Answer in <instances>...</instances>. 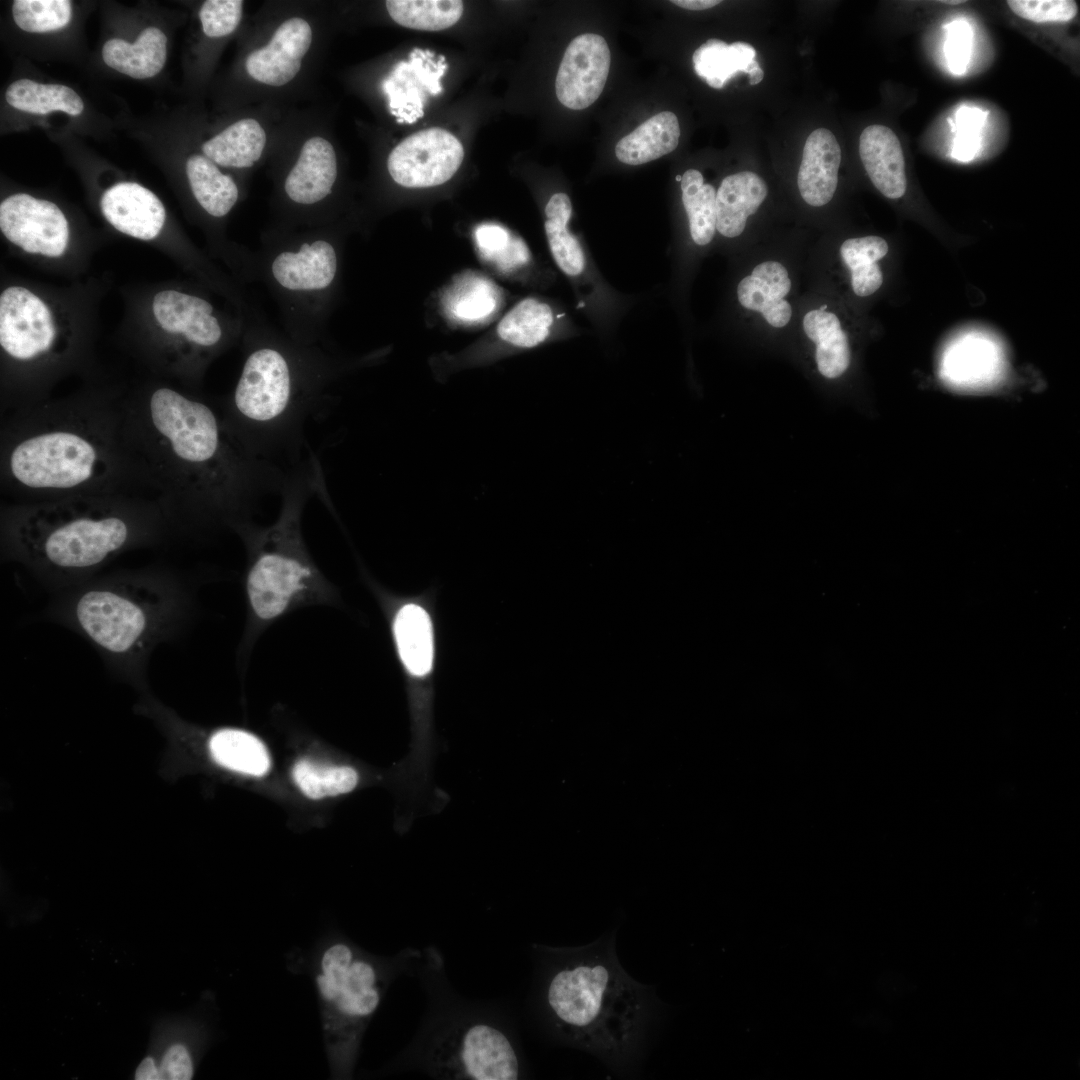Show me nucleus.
I'll list each match as a JSON object with an SVG mask.
<instances>
[{
    "label": "nucleus",
    "mask_w": 1080,
    "mask_h": 1080,
    "mask_svg": "<svg viewBox=\"0 0 1080 1080\" xmlns=\"http://www.w3.org/2000/svg\"><path fill=\"white\" fill-rule=\"evenodd\" d=\"M100 207L116 230L135 239H155L165 225L166 211L161 200L136 182H119L108 188Z\"/></svg>",
    "instance_id": "18"
},
{
    "label": "nucleus",
    "mask_w": 1080,
    "mask_h": 1080,
    "mask_svg": "<svg viewBox=\"0 0 1080 1080\" xmlns=\"http://www.w3.org/2000/svg\"><path fill=\"white\" fill-rule=\"evenodd\" d=\"M963 2H964V1H962V0H959V1H958V0H954V1H950V0H949V1H948V0H947V1H941V3H945V4H950V5H957V4H961V3H963Z\"/></svg>",
    "instance_id": "51"
},
{
    "label": "nucleus",
    "mask_w": 1080,
    "mask_h": 1080,
    "mask_svg": "<svg viewBox=\"0 0 1080 1080\" xmlns=\"http://www.w3.org/2000/svg\"><path fill=\"white\" fill-rule=\"evenodd\" d=\"M190 597L175 576L122 572L72 586L54 617L80 634L116 671L139 678L158 644L185 623Z\"/></svg>",
    "instance_id": "6"
},
{
    "label": "nucleus",
    "mask_w": 1080,
    "mask_h": 1080,
    "mask_svg": "<svg viewBox=\"0 0 1080 1080\" xmlns=\"http://www.w3.org/2000/svg\"><path fill=\"white\" fill-rule=\"evenodd\" d=\"M242 11L241 0L205 1L199 11L203 32L212 38L232 33L241 21Z\"/></svg>",
    "instance_id": "43"
},
{
    "label": "nucleus",
    "mask_w": 1080,
    "mask_h": 1080,
    "mask_svg": "<svg viewBox=\"0 0 1080 1080\" xmlns=\"http://www.w3.org/2000/svg\"><path fill=\"white\" fill-rule=\"evenodd\" d=\"M138 1080H159V1068L156 1067L152 1058H145L138 1066L135 1074Z\"/></svg>",
    "instance_id": "49"
},
{
    "label": "nucleus",
    "mask_w": 1080,
    "mask_h": 1080,
    "mask_svg": "<svg viewBox=\"0 0 1080 1080\" xmlns=\"http://www.w3.org/2000/svg\"><path fill=\"white\" fill-rule=\"evenodd\" d=\"M325 496V479L316 454L288 470L274 522L249 521L234 533L246 552L244 593L247 642L288 613L327 604L332 588L310 555L302 533V515L315 495Z\"/></svg>",
    "instance_id": "7"
},
{
    "label": "nucleus",
    "mask_w": 1080,
    "mask_h": 1080,
    "mask_svg": "<svg viewBox=\"0 0 1080 1080\" xmlns=\"http://www.w3.org/2000/svg\"><path fill=\"white\" fill-rule=\"evenodd\" d=\"M536 1004L550 1033L612 1068L638 1057L652 1013L649 987L622 968L614 936L580 947L533 945Z\"/></svg>",
    "instance_id": "5"
},
{
    "label": "nucleus",
    "mask_w": 1080,
    "mask_h": 1080,
    "mask_svg": "<svg viewBox=\"0 0 1080 1080\" xmlns=\"http://www.w3.org/2000/svg\"><path fill=\"white\" fill-rule=\"evenodd\" d=\"M430 51L414 49L408 62L399 64L396 76L404 84L398 92L401 121L412 123L422 117L428 96L441 92L440 79L447 69L444 58L433 59Z\"/></svg>",
    "instance_id": "26"
},
{
    "label": "nucleus",
    "mask_w": 1080,
    "mask_h": 1080,
    "mask_svg": "<svg viewBox=\"0 0 1080 1080\" xmlns=\"http://www.w3.org/2000/svg\"><path fill=\"white\" fill-rule=\"evenodd\" d=\"M972 47V29L960 19L948 26L945 54L950 71L961 75L966 71Z\"/></svg>",
    "instance_id": "45"
},
{
    "label": "nucleus",
    "mask_w": 1080,
    "mask_h": 1080,
    "mask_svg": "<svg viewBox=\"0 0 1080 1080\" xmlns=\"http://www.w3.org/2000/svg\"><path fill=\"white\" fill-rule=\"evenodd\" d=\"M464 158L460 141L439 127L418 131L402 140L389 154L391 178L406 188H427L450 180Z\"/></svg>",
    "instance_id": "14"
},
{
    "label": "nucleus",
    "mask_w": 1080,
    "mask_h": 1080,
    "mask_svg": "<svg viewBox=\"0 0 1080 1080\" xmlns=\"http://www.w3.org/2000/svg\"><path fill=\"white\" fill-rule=\"evenodd\" d=\"M422 956L423 951L410 947L392 956L375 955L339 932L315 944L306 965L317 992L332 1078H352L362 1039L389 986Z\"/></svg>",
    "instance_id": "9"
},
{
    "label": "nucleus",
    "mask_w": 1080,
    "mask_h": 1080,
    "mask_svg": "<svg viewBox=\"0 0 1080 1080\" xmlns=\"http://www.w3.org/2000/svg\"><path fill=\"white\" fill-rule=\"evenodd\" d=\"M71 14L68 0H15L12 4L16 25L30 33L59 30L69 23Z\"/></svg>",
    "instance_id": "42"
},
{
    "label": "nucleus",
    "mask_w": 1080,
    "mask_h": 1080,
    "mask_svg": "<svg viewBox=\"0 0 1080 1080\" xmlns=\"http://www.w3.org/2000/svg\"><path fill=\"white\" fill-rule=\"evenodd\" d=\"M266 133L253 118L241 119L202 145L204 155L216 165L250 168L261 157Z\"/></svg>",
    "instance_id": "32"
},
{
    "label": "nucleus",
    "mask_w": 1080,
    "mask_h": 1080,
    "mask_svg": "<svg viewBox=\"0 0 1080 1080\" xmlns=\"http://www.w3.org/2000/svg\"><path fill=\"white\" fill-rule=\"evenodd\" d=\"M544 230L551 256L574 284L578 307L601 329H609L622 305L592 262L581 239L569 228L572 203L566 193L553 194L544 208Z\"/></svg>",
    "instance_id": "13"
},
{
    "label": "nucleus",
    "mask_w": 1080,
    "mask_h": 1080,
    "mask_svg": "<svg viewBox=\"0 0 1080 1080\" xmlns=\"http://www.w3.org/2000/svg\"><path fill=\"white\" fill-rule=\"evenodd\" d=\"M673 4L687 10H706L720 3L718 0H673Z\"/></svg>",
    "instance_id": "50"
},
{
    "label": "nucleus",
    "mask_w": 1080,
    "mask_h": 1080,
    "mask_svg": "<svg viewBox=\"0 0 1080 1080\" xmlns=\"http://www.w3.org/2000/svg\"><path fill=\"white\" fill-rule=\"evenodd\" d=\"M390 17L399 25L423 31H439L453 26L462 16L459 0H389Z\"/></svg>",
    "instance_id": "40"
},
{
    "label": "nucleus",
    "mask_w": 1080,
    "mask_h": 1080,
    "mask_svg": "<svg viewBox=\"0 0 1080 1080\" xmlns=\"http://www.w3.org/2000/svg\"><path fill=\"white\" fill-rule=\"evenodd\" d=\"M0 447L1 489L13 502L155 495L126 436L124 399H43L13 409Z\"/></svg>",
    "instance_id": "2"
},
{
    "label": "nucleus",
    "mask_w": 1080,
    "mask_h": 1080,
    "mask_svg": "<svg viewBox=\"0 0 1080 1080\" xmlns=\"http://www.w3.org/2000/svg\"><path fill=\"white\" fill-rule=\"evenodd\" d=\"M338 178L337 158L331 143L312 137L285 176L282 189L291 205L311 208L324 204L334 193Z\"/></svg>",
    "instance_id": "19"
},
{
    "label": "nucleus",
    "mask_w": 1080,
    "mask_h": 1080,
    "mask_svg": "<svg viewBox=\"0 0 1080 1080\" xmlns=\"http://www.w3.org/2000/svg\"><path fill=\"white\" fill-rule=\"evenodd\" d=\"M610 68V50L597 34L575 37L568 45L555 81L560 103L573 110L593 104L602 93Z\"/></svg>",
    "instance_id": "16"
},
{
    "label": "nucleus",
    "mask_w": 1080,
    "mask_h": 1080,
    "mask_svg": "<svg viewBox=\"0 0 1080 1080\" xmlns=\"http://www.w3.org/2000/svg\"><path fill=\"white\" fill-rule=\"evenodd\" d=\"M420 973L429 1011L394 1067L421 1070L437 1079L521 1078L523 1061L510 1028L494 1011L454 995L435 948L424 950Z\"/></svg>",
    "instance_id": "8"
},
{
    "label": "nucleus",
    "mask_w": 1080,
    "mask_h": 1080,
    "mask_svg": "<svg viewBox=\"0 0 1080 1080\" xmlns=\"http://www.w3.org/2000/svg\"><path fill=\"white\" fill-rule=\"evenodd\" d=\"M160 1079L188 1080L194 1074V1062L187 1045H171L164 1053L159 1066Z\"/></svg>",
    "instance_id": "46"
},
{
    "label": "nucleus",
    "mask_w": 1080,
    "mask_h": 1080,
    "mask_svg": "<svg viewBox=\"0 0 1080 1080\" xmlns=\"http://www.w3.org/2000/svg\"><path fill=\"white\" fill-rule=\"evenodd\" d=\"M5 98L13 108L31 114L62 111L77 116L84 109L81 97L72 88L61 84H42L30 79L11 83Z\"/></svg>",
    "instance_id": "34"
},
{
    "label": "nucleus",
    "mask_w": 1080,
    "mask_h": 1080,
    "mask_svg": "<svg viewBox=\"0 0 1080 1080\" xmlns=\"http://www.w3.org/2000/svg\"><path fill=\"white\" fill-rule=\"evenodd\" d=\"M167 56V37L157 27L145 28L134 43L120 38L108 40L102 48L104 62L135 79L157 75Z\"/></svg>",
    "instance_id": "25"
},
{
    "label": "nucleus",
    "mask_w": 1080,
    "mask_h": 1080,
    "mask_svg": "<svg viewBox=\"0 0 1080 1080\" xmlns=\"http://www.w3.org/2000/svg\"><path fill=\"white\" fill-rule=\"evenodd\" d=\"M980 139L976 131H961L955 139L952 155L960 161H970L979 150Z\"/></svg>",
    "instance_id": "47"
},
{
    "label": "nucleus",
    "mask_w": 1080,
    "mask_h": 1080,
    "mask_svg": "<svg viewBox=\"0 0 1080 1080\" xmlns=\"http://www.w3.org/2000/svg\"><path fill=\"white\" fill-rule=\"evenodd\" d=\"M0 346L9 368L21 378L18 385L25 382L27 387L20 407L30 402L32 380L35 403L38 379L60 367L70 355V350L60 343L51 308L40 296L19 285L5 288L0 295Z\"/></svg>",
    "instance_id": "12"
},
{
    "label": "nucleus",
    "mask_w": 1080,
    "mask_h": 1080,
    "mask_svg": "<svg viewBox=\"0 0 1080 1080\" xmlns=\"http://www.w3.org/2000/svg\"><path fill=\"white\" fill-rule=\"evenodd\" d=\"M312 42V29L303 18L284 21L269 43L252 51L245 62L247 73L256 81L270 86L290 82L301 68V59Z\"/></svg>",
    "instance_id": "17"
},
{
    "label": "nucleus",
    "mask_w": 1080,
    "mask_h": 1080,
    "mask_svg": "<svg viewBox=\"0 0 1080 1080\" xmlns=\"http://www.w3.org/2000/svg\"><path fill=\"white\" fill-rule=\"evenodd\" d=\"M767 193L765 181L754 172L725 177L716 191V231L725 238L740 236L748 217L756 213Z\"/></svg>",
    "instance_id": "23"
},
{
    "label": "nucleus",
    "mask_w": 1080,
    "mask_h": 1080,
    "mask_svg": "<svg viewBox=\"0 0 1080 1080\" xmlns=\"http://www.w3.org/2000/svg\"><path fill=\"white\" fill-rule=\"evenodd\" d=\"M756 50L746 42H726L711 38L695 50L692 60L697 75L712 88L721 89L738 72L747 73L751 85L758 84L764 72L755 59Z\"/></svg>",
    "instance_id": "24"
},
{
    "label": "nucleus",
    "mask_w": 1080,
    "mask_h": 1080,
    "mask_svg": "<svg viewBox=\"0 0 1080 1080\" xmlns=\"http://www.w3.org/2000/svg\"><path fill=\"white\" fill-rule=\"evenodd\" d=\"M859 154L873 185L885 197L898 199L906 191L905 159L900 141L887 126L866 127L859 138Z\"/></svg>",
    "instance_id": "22"
},
{
    "label": "nucleus",
    "mask_w": 1080,
    "mask_h": 1080,
    "mask_svg": "<svg viewBox=\"0 0 1080 1080\" xmlns=\"http://www.w3.org/2000/svg\"><path fill=\"white\" fill-rule=\"evenodd\" d=\"M802 326L815 344L819 372L828 379L840 377L848 369L851 355L849 339L838 316L822 305L804 315Z\"/></svg>",
    "instance_id": "27"
},
{
    "label": "nucleus",
    "mask_w": 1080,
    "mask_h": 1080,
    "mask_svg": "<svg viewBox=\"0 0 1080 1080\" xmlns=\"http://www.w3.org/2000/svg\"><path fill=\"white\" fill-rule=\"evenodd\" d=\"M501 299L500 290L490 279L469 273L452 284L444 303L454 319L473 323L491 316L501 304Z\"/></svg>",
    "instance_id": "36"
},
{
    "label": "nucleus",
    "mask_w": 1080,
    "mask_h": 1080,
    "mask_svg": "<svg viewBox=\"0 0 1080 1080\" xmlns=\"http://www.w3.org/2000/svg\"><path fill=\"white\" fill-rule=\"evenodd\" d=\"M167 531L158 500L144 495L11 502L1 510L5 557L58 588L91 579L120 554L154 544Z\"/></svg>",
    "instance_id": "4"
},
{
    "label": "nucleus",
    "mask_w": 1080,
    "mask_h": 1080,
    "mask_svg": "<svg viewBox=\"0 0 1080 1080\" xmlns=\"http://www.w3.org/2000/svg\"><path fill=\"white\" fill-rule=\"evenodd\" d=\"M125 432L169 530L234 532L288 473L250 453L219 405L170 385L125 400Z\"/></svg>",
    "instance_id": "1"
},
{
    "label": "nucleus",
    "mask_w": 1080,
    "mask_h": 1080,
    "mask_svg": "<svg viewBox=\"0 0 1080 1080\" xmlns=\"http://www.w3.org/2000/svg\"><path fill=\"white\" fill-rule=\"evenodd\" d=\"M682 204L688 218V228L694 245H709L716 234V189L704 182L696 169H688L681 175Z\"/></svg>",
    "instance_id": "35"
},
{
    "label": "nucleus",
    "mask_w": 1080,
    "mask_h": 1080,
    "mask_svg": "<svg viewBox=\"0 0 1080 1080\" xmlns=\"http://www.w3.org/2000/svg\"><path fill=\"white\" fill-rule=\"evenodd\" d=\"M0 229L26 253L58 258L69 243V225L60 208L48 200L18 193L0 204Z\"/></svg>",
    "instance_id": "15"
},
{
    "label": "nucleus",
    "mask_w": 1080,
    "mask_h": 1080,
    "mask_svg": "<svg viewBox=\"0 0 1080 1080\" xmlns=\"http://www.w3.org/2000/svg\"><path fill=\"white\" fill-rule=\"evenodd\" d=\"M399 656L407 671L416 677L427 675L433 662V632L427 612L418 605L400 608L393 621Z\"/></svg>",
    "instance_id": "30"
},
{
    "label": "nucleus",
    "mask_w": 1080,
    "mask_h": 1080,
    "mask_svg": "<svg viewBox=\"0 0 1080 1080\" xmlns=\"http://www.w3.org/2000/svg\"><path fill=\"white\" fill-rule=\"evenodd\" d=\"M998 356L994 348L982 342H963L947 353L944 376L960 386H973L991 380L998 370Z\"/></svg>",
    "instance_id": "41"
},
{
    "label": "nucleus",
    "mask_w": 1080,
    "mask_h": 1080,
    "mask_svg": "<svg viewBox=\"0 0 1080 1080\" xmlns=\"http://www.w3.org/2000/svg\"><path fill=\"white\" fill-rule=\"evenodd\" d=\"M1007 5L1017 16L1035 22H1068L1078 12L1071 0H1009Z\"/></svg>",
    "instance_id": "44"
},
{
    "label": "nucleus",
    "mask_w": 1080,
    "mask_h": 1080,
    "mask_svg": "<svg viewBox=\"0 0 1080 1080\" xmlns=\"http://www.w3.org/2000/svg\"><path fill=\"white\" fill-rule=\"evenodd\" d=\"M190 191L201 209L214 219L225 218L240 197L235 180L220 171L205 155H192L186 162Z\"/></svg>",
    "instance_id": "31"
},
{
    "label": "nucleus",
    "mask_w": 1080,
    "mask_h": 1080,
    "mask_svg": "<svg viewBox=\"0 0 1080 1080\" xmlns=\"http://www.w3.org/2000/svg\"><path fill=\"white\" fill-rule=\"evenodd\" d=\"M680 127L677 116L670 111L660 112L628 135L615 147L617 159L628 165H640L674 151L679 143Z\"/></svg>",
    "instance_id": "29"
},
{
    "label": "nucleus",
    "mask_w": 1080,
    "mask_h": 1080,
    "mask_svg": "<svg viewBox=\"0 0 1080 1080\" xmlns=\"http://www.w3.org/2000/svg\"><path fill=\"white\" fill-rule=\"evenodd\" d=\"M558 317L548 302L528 297L504 315L497 326V335L512 349L536 348L552 337Z\"/></svg>",
    "instance_id": "28"
},
{
    "label": "nucleus",
    "mask_w": 1080,
    "mask_h": 1080,
    "mask_svg": "<svg viewBox=\"0 0 1080 1080\" xmlns=\"http://www.w3.org/2000/svg\"><path fill=\"white\" fill-rule=\"evenodd\" d=\"M341 245L326 229L276 232L254 251L256 281L276 301L284 332L297 341H326L341 278Z\"/></svg>",
    "instance_id": "10"
},
{
    "label": "nucleus",
    "mask_w": 1080,
    "mask_h": 1080,
    "mask_svg": "<svg viewBox=\"0 0 1080 1080\" xmlns=\"http://www.w3.org/2000/svg\"><path fill=\"white\" fill-rule=\"evenodd\" d=\"M676 180H677V181H680V180H681V175H677V176H676Z\"/></svg>",
    "instance_id": "52"
},
{
    "label": "nucleus",
    "mask_w": 1080,
    "mask_h": 1080,
    "mask_svg": "<svg viewBox=\"0 0 1080 1080\" xmlns=\"http://www.w3.org/2000/svg\"><path fill=\"white\" fill-rule=\"evenodd\" d=\"M791 287L787 268L768 260L757 264L739 281L736 295L743 308L760 313L770 326L782 328L792 318V306L785 299Z\"/></svg>",
    "instance_id": "20"
},
{
    "label": "nucleus",
    "mask_w": 1080,
    "mask_h": 1080,
    "mask_svg": "<svg viewBox=\"0 0 1080 1080\" xmlns=\"http://www.w3.org/2000/svg\"><path fill=\"white\" fill-rule=\"evenodd\" d=\"M292 775L299 789L311 799L348 794L361 782L359 769L352 765H322L310 760L298 761Z\"/></svg>",
    "instance_id": "39"
},
{
    "label": "nucleus",
    "mask_w": 1080,
    "mask_h": 1080,
    "mask_svg": "<svg viewBox=\"0 0 1080 1080\" xmlns=\"http://www.w3.org/2000/svg\"><path fill=\"white\" fill-rule=\"evenodd\" d=\"M888 250V243L879 236L849 238L841 244L840 255L850 271L852 290L857 296L872 295L881 287L883 274L877 261Z\"/></svg>",
    "instance_id": "37"
},
{
    "label": "nucleus",
    "mask_w": 1080,
    "mask_h": 1080,
    "mask_svg": "<svg viewBox=\"0 0 1080 1080\" xmlns=\"http://www.w3.org/2000/svg\"><path fill=\"white\" fill-rule=\"evenodd\" d=\"M157 324V361L162 369L195 388L214 359L239 343L244 314L228 315L199 291L169 287L152 301Z\"/></svg>",
    "instance_id": "11"
},
{
    "label": "nucleus",
    "mask_w": 1080,
    "mask_h": 1080,
    "mask_svg": "<svg viewBox=\"0 0 1080 1080\" xmlns=\"http://www.w3.org/2000/svg\"><path fill=\"white\" fill-rule=\"evenodd\" d=\"M213 759L221 766L239 773L262 776L270 768V758L263 742L250 732L222 728L208 740Z\"/></svg>",
    "instance_id": "33"
},
{
    "label": "nucleus",
    "mask_w": 1080,
    "mask_h": 1080,
    "mask_svg": "<svg viewBox=\"0 0 1080 1080\" xmlns=\"http://www.w3.org/2000/svg\"><path fill=\"white\" fill-rule=\"evenodd\" d=\"M986 113L974 107H961L957 112L956 122L961 131H977L982 126Z\"/></svg>",
    "instance_id": "48"
},
{
    "label": "nucleus",
    "mask_w": 1080,
    "mask_h": 1080,
    "mask_svg": "<svg viewBox=\"0 0 1080 1080\" xmlns=\"http://www.w3.org/2000/svg\"><path fill=\"white\" fill-rule=\"evenodd\" d=\"M474 241L482 259L501 272H518L531 264L532 255L526 242L502 225L480 224L474 232Z\"/></svg>",
    "instance_id": "38"
},
{
    "label": "nucleus",
    "mask_w": 1080,
    "mask_h": 1080,
    "mask_svg": "<svg viewBox=\"0 0 1080 1080\" xmlns=\"http://www.w3.org/2000/svg\"><path fill=\"white\" fill-rule=\"evenodd\" d=\"M841 148L834 134L825 128L807 138L798 171L797 184L802 199L820 207L831 201L838 184Z\"/></svg>",
    "instance_id": "21"
},
{
    "label": "nucleus",
    "mask_w": 1080,
    "mask_h": 1080,
    "mask_svg": "<svg viewBox=\"0 0 1080 1080\" xmlns=\"http://www.w3.org/2000/svg\"><path fill=\"white\" fill-rule=\"evenodd\" d=\"M240 343V375L219 406L250 453L288 470L312 453L307 422L332 400L331 387L347 364L326 341H297L256 307L244 313Z\"/></svg>",
    "instance_id": "3"
}]
</instances>
